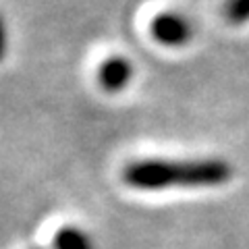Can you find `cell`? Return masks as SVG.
<instances>
[{
  "label": "cell",
  "mask_w": 249,
  "mask_h": 249,
  "mask_svg": "<svg viewBox=\"0 0 249 249\" xmlns=\"http://www.w3.org/2000/svg\"><path fill=\"white\" fill-rule=\"evenodd\" d=\"M150 31L158 44L168 46V48H181V46L191 42L193 23L177 11H164L156 15V19L150 25Z\"/></svg>",
  "instance_id": "cell-2"
},
{
  "label": "cell",
  "mask_w": 249,
  "mask_h": 249,
  "mask_svg": "<svg viewBox=\"0 0 249 249\" xmlns=\"http://www.w3.org/2000/svg\"><path fill=\"white\" fill-rule=\"evenodd\" d=\"M54 249H96V245L83 229L69 224L54 235Z\"/></svg>",
  "instance_id": "cell-4"
},
{
  "label": "cell",
  "mask_w": 249,
  "mask_h": 249,
  "mask_svg": "<svg viewBox=\"0 0 249 249\" xmlns=\"http://www.w3.org/2000/svg\"><path fill=\"white\" fill-rule=\"evenodd\" d=\"M235 168L224 158H143L123 168V181L137 191L208 189L229 183Z\"/></svg>",
  "instance_id": "cell-1"
},
{
  "label": "cell",
  "mask_w": 249,
  "mask_h": 249,
  "mask_svg": "<svg viewBox=\"0 0 249 249\" xmlns=\"http://www.w3.org/2000/svg\"><path fill=\"white\" fill-rule=\"evenodd\" d=\"M135 69L124 56H108L98 69V83L108 93L123 91L133 79Z\"/></svg>",
  "instance_id": "cell-3"
},
{
  "label": "cell",
  "mask_w": 249,
  "mask_h": 249,
  "mask_svg": "<svg viewBox=\"0 0 249 249\" xmlns=\"http://www.w3.org/2000/svg\"><path fill=\"white\" fill-rule=\"evenodd\" d=\"M31 249H42V247H31Z\"/></svg>",
  "instance_id": "cell-6"
},
{
  "label": "cell",
  "mask_w": 249,
  "mask_h": 249,
  "mask_svg": "<svg viewBox=\"0 0 249 249\" xmlns=\"http://www.w3.org/2000/svg\"><path fill=\"white\" fill-rule=\"evenodd\" d=\"M224 19L231 25L249 23V0H227L224 2Z\"/></svg>",
  "instance_id": "cell-5"
}]
</instances>
